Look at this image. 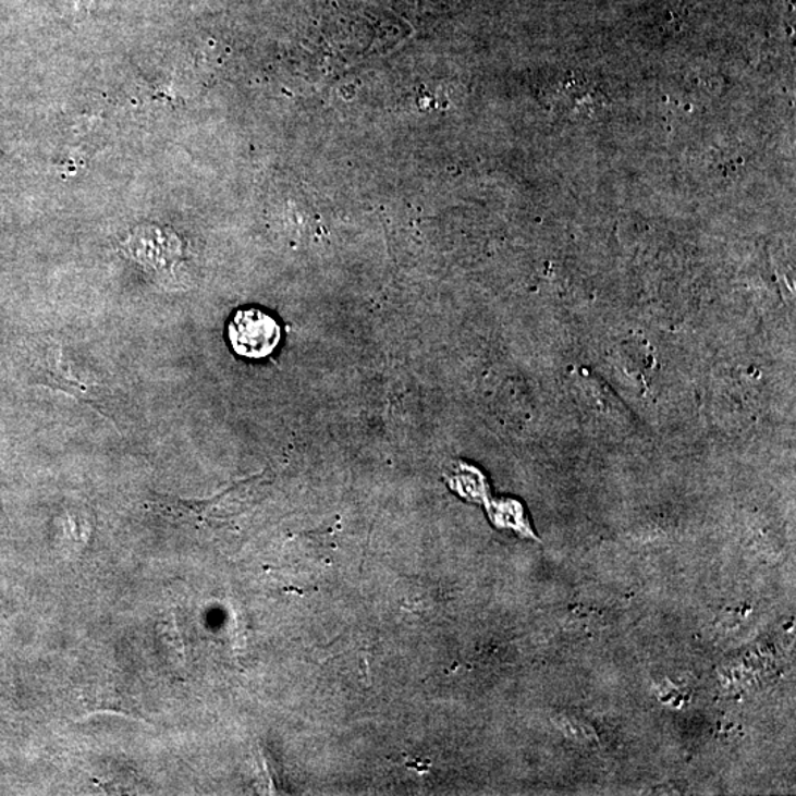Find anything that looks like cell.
<instances>
[{"mask_svg":"<svg viewBox=\"0 0 796 796\" xmlns=\"http://www.w3.org/2000/svg\"><path fill=\"white\" fill-rule=\"evenodd\" d=\"M281 327L273 316L260 308H241L229 323L228 338L233 352L241 357L265 358L281 343Z\"/></svg>","mask_w":796,"mask_h":796,"instance_id":"1","label":"cell"},{"mask_svg":"<svg viewBox=\"0 0 796 796\" xmlns=\"http://www.w3.org/2000/svg\"><path fill=\"white\" fill-rule=\"evenodd\" d=\"M45 352L44 382L46 385L76 395L77 399L86 400L90 404H95V400H101L99 399V395H101L99 394V387L87 385L78 377V373H74V368L70 365L71 362L61 345H49Z\"/></svg>","mask_w":796,"mask_h":796,"instance_id":"2","label":"cell"}]
</instances>
